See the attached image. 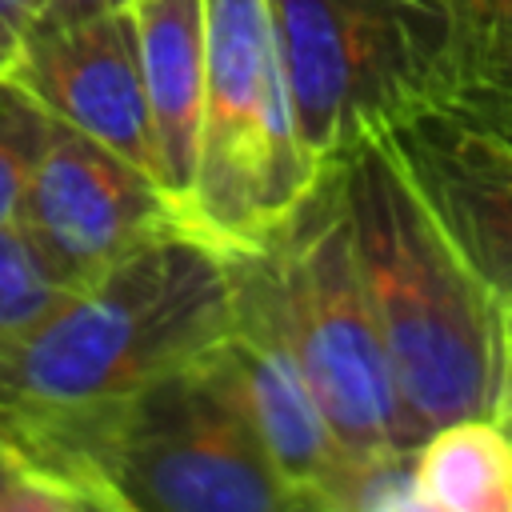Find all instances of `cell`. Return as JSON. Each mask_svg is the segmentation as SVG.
I'll list each match as a JSON object with an SVG mask.
<instances>
[{
	"mask_svg": "<svg viewBox=\"0 0 512 512\" xmlns=\"http://www.w3.org/2000/svg\"><path fill=\"white\" fill-rule=\"evenodd\" d=\"M68 288L44 268L36 248L20 228L0 232V344L32 328L48 308L60 304Z\"/></svg>",
	"mask_w": 512,
	"mask_h": 512,
	"instance_id": "obj_16",
	"label": "cell"
},
{
	"mask_svg": "<svg viewBox=\"0 0 512 512\" xmlns=\"http://www.w3.org/2000/svg\"><path fill=\"white\" fill-rule=\"evenodd\" d=\"M296 128L316 168L364 132L452 96L444 20L432 0H268Z\"/></svg>",
	"mask_w": 512,
	"mask_h": 512,
	"instance_id": "obj_5",
	"label": "cell"
},
{
	"mask_svg": "<svg viewBox=\"0 0 512 512\" xmlns=\"http://www.w3.org/2000/svg\"><path fill=\"white\" fill-rule=\"evenodd\" d=\"M500 424L512 432V380H508V392H504V408H500Z\"/></svg>",
	"mask_w": 512,
	"mask_h": 512,
	"instance_id": "obj_20",
	"label": "cell"
},
{
	"mask_svg": "<svg viewBox=\"0 0 512 512\" xmlns=\"http://www.w3.org/2000/svg\"><path fill=\"white\" fill-rule=\"evenodd\" d=\"M52 120L100 140L160 180L144 96L140 48L128 8L36 20L4 68ZM164 188V184H160Z\"/></svg>",
	"mask_w": 512,
	"mask_h": 512,
	"instance_id": "obj_10",
	"label": "cell"
},
{
	"mask_svg": "<svg viewBox=\"0 0 512 512\" xmlns=\"http://www.w3.org/2000/svg\"><path fill=\"white\" fill-rule=\"evenodd\" d=\"M128 16L140 48L160 184L192 224L204 116V0H132Z\"/></svg>",
	"mask_w": 512,
	"mask_h": 512,
	"instance_id": "obj_11",
	"label": "cell"
},
{
	"mask_svg": "<svg viewBox=\"0 0 512 512\" xmlns=\"http://www.w3.org/2000/svg\"><path fill=\"white\" fill-rule=\"evenodd\" d=\"M420 512H512V432L460 416L416 444Z\"/></svg>",
	"mask_w": 512,
	"mask_h": 512,
	"instance_id": "obj_12",
	"label": "cell"
},
{
	"mask_svg": "<svg viewBox=\"0 0 512 512\" xmlns=\"http://www.w3.org/2000/svg\"><path fill=\"white\" fill-rule=\"evenodd\" d=\"M224 252L232 264V296H236L232 332L224 336L228 368L300 512H328V484L340 472L344 448L320 408V396L300 356L288 344L260 248H224Z\"/></svg>",
	"mask_w": 512,
	"mask_h": 512,
	"instance_id": "obj_9",
	"label": "cell"
},
{
	"mask_svg": "<svg viewBox=\"0 0 512 512\" xmlns=\"http://www.w3.org/2000/svg\"><path fill=\"white\" fill-rule=\"evenodd\" d=\"M0 512H88V504L0 432Z\"/></svg>",
	"mask_w": 512,
	"mask_h": 512,
	"instance_id": "obj_17",
	"label": "cell"
},
{
	"mask_svg": "<svg viewBox=\"0 0 512 512\" xmlns=\"http://www.w3.org/2000/svg\"><path fill=\"white\" fill-rule=\"evenodd\" d=\"M52 136V116L0 72V232L20 224V208Z\"/></svg>",
	"mask_w": 512,
	"mask_h": 512,
	"instance_id": "obj_14",
	"label": "cell"
},
{
	"mask_svg": "<svg viewBox=\"0 0 512 512\" xmlns=\"http://www.w3.org/2000/svg\"><path fill=\"white\" fill-rule=\"evenodd\" d=\"M328 512H420L416 448L344 456L328 484Z\"/></svg>",
	"mask_w": 512,
	"mask_h": 512,
	"instance_id": "obj_15",
	"label": "cell"
},
{
	"mask_svg": "<svg viewBox=\"0 0 512 512\" xmlns=\"http://www.w3.org/2000/svg\"><path fill=\"white\" fill-rule=\"evenodd\" d=\"M16 228L64 288H80L140 244L192 224L156 176L52 120Z\"/></svg>",
	"mask_w": 512,
	"mask_h": 512,
	"instance_id": "obj_7",
	"label": "cell"
},
{
	"mask_svg": "<svg viewBox=\"0 0 512 512\" xmlns=\"http://www.w3.org/2000/svg\"><path fill=\"white\" fill-rule=\"evenodd\" d=\"M384 136L512 324V116L444 96L384 124Z\"/></svg>",
	"mask_w": 512,
	"mask_h": 512,
	"instance_id": "obj_8",
	"label": "cell"
},
{
	"mask_svg": "<svg viewBox=\"0 0 512 512\" xmlns=\"http://www.w3.org/2000/svg\"><path fill=\"white\" fill-rule=\"evenodd\" d=\"M272 296L344 456L416 448L420 432L400 400L388 348L364 292L344 212L340 168L324 164L312 188L256 244Z\"/></svg>",
	"mask_w": 512,
	"mask_h": 512,
	"instance_id": "obj_4",
	"label": "cell"
},
{
	"mask_svg": "<svg viewBox=\"0 0 512 512\" xmlns=\"http://www.w3.org/2000/svg\"><path fill=\"white\" fill-rule=\"evenodd\" d=\"M232 312L216 240L172 228L140 244L0 344V432L96 512L84 472L104 424L144 384L212 352Z\"/></svg>",
	"mask_w": 512,
	"mask_h": 512,
	"instance_id": "obj_1",
	"label": "cell"
},
{
	"mask_svg": "<svg viewBox=\"0 0 512 512\" xmlns=\"http://www.w3.org/2000/svg\"><path fill=\"white\" fill-rule=\"evenodd\" d=\"M84 476L96 512H300L224 340L144 384L96 436Z\"/></svg>",
	"mask_w": 512,
	"mask_h": 512,
	"instance_id": "obj_3",
	"label": "cell"
},
{
	"mask_svg": "<svg viewBox=\"0 0 512 512\" xmlns=\"http://www.w3.org/2000/svg\"><path fill=\"white\" fill-rule=\"evenodd\" d=\"M444 20L452 96L512 116V0H432Z\"/></svg>",
	"mask_w": 512,
	"mask_h": 512,
	"instance_id": "obj_13",
	"label": "cell"
},
{
	"mask_svg": "<svg viewBox=\"0 0 512 512\" xmlns=\"http://www.w3.org/2000/svg\"><path fill=\"white\" fill-rule=\"evenodd\" d=\"M132 0H40L36 20H72V16H92V12H112L128 8ZM32 20V24H36Z\"/></svg>",
	"mask_w": 512,
	"mask_h": 512,
	"instance_id": "obj_19",
	"label": "cell"
},
{
	"mask_svg": "<svg viewBox=\"0 0 512 512\" xmlns=\"http://www.w3.org/2000/svg\"><path fill=\"white\" fill-rule=\"evenodd\" d=\"M36 8H40V0H0V72L12 64L24 32L36 20Z\"/></svg>",
	"mask_w": 512,
	"mask_h": 512,
	"instance_id": "obj_18",
	"label": "cell"
},
{
	"mask_svg": "<svg viewBox=\"0 0 512 512\" xmlns=\"http://www.w3.org/2000/svg\"><path fill=\"white\" fill-rule=\"evenodd\" d=\"M268 0H204V116L192 228L220 248H256L312 188Z\"/></svg>",
	"mask_w": 512,
	"mask_h": 512,
	"instance_id": "obj_6",
	"label": "cell"
},
{
	"mask_svg": "<svg viewBox=\"0 0 512 512\" xmlns=\"http://www.w3.org/2000/svg\"><path fill=\"white\" fill-rule=\"evenodd\" d=\"M336 168L352 256L420 440L460 416L500 420L512 376L500 300L460 256L384 128L364 132Z\"/></svg>",
	"mask_w": 512,
	"mask_h": 512,
	"instance_id": "obj_2",
	"label": "cell"
}]
</instances>
